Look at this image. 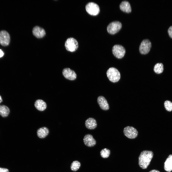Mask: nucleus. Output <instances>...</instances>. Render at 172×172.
<instances>
[{"label":"nucleus","instance_id":"20","mask_svg":"<svg viewBox=\"0 0 172 172\" xmlns=\"http://www.w3.org/2000/svg\"><path fill=\"white\" fill-rule=\"evenodd\" d=\"M154 70L156 74H160L161 73L163 70V64L161 63L156 64L154 66Z\"/></svg>","mask_w":172,"mask_h":172},{"label":"nucleus","instance_id":"14","mask_svg":"<svg viewBox=\"0 0 172 172\" xmlns=\"http://www.w3.org/2000/svg\"><path fill=\"white\" fill-rule=\"evenodd\" d=\"M119 7L120 9L124 12L129 13L131 11L130 5L127 1H122L120 4Z\"/></svg>","mask_w":172,"mask_h":172},{"label":"nucleus","instance_id":"7","mask_svg":"<svg viewBox=\"0 0 172 172\" xmlns=\"http://www.w3.org/2000/svg\"><path fill=\"white\" fill-rule=\"evenodd\" d=\"M151 44L150 41L148 39L143 40L141 42L139 48L140 53L143 54H148L151 48Z\"/></svg>","mask_w":172,"mask_h":172},{"label":"nucleus","instance_id":"1","mask_svg":"<svg viewBox=\"0 0 172 172\" xmlns=\"http://www.w3.org/2000/svg\"><path fill=\"white\" fill-rule=\"evenodd\" d=\"M153 154L151 151L144 150L141 152L139 157V164L143 169L146 168L153 158Z\"/></svg>","mask_w":172,"mask_h":172},{"label":"nucleus","instance_id":"28","mask_svg":"<svg viewBox=\"0 0 172 172\" xmlns=\"http://www.w3.org/2000/svg\"><path fill=\"white\" fill-rule=\"evenodd\" d=\"M2 102V98L1 97L0 95V103L1 102Z\"/></svg>","mask_w":172,"mask_h":172},{"label":"nucleus","instance_id":"4","mask_svg":"<svg viewBox=\"0 0 172 172\" xmlns=\"http://www.w3.org/2000/svg\"><path fill=\"white\" fill-rule=\"evenodd\" d=\"M87 13L91 15L95 16L98 15L100 11V8L96 3L91 2L88 3L85 6Z\"/></svg>","mask_w":172,"mask_h":172},{"label":"nucleus","instance_id":"12","mask_svg":"<svg viewBox=\"0 0 172 172\" xmlns=\"http://www.w3.org/2000/svg\"><path fill=\"white\" fill-rule=\"evenodd\" d=\"M97 102L101 108L104 110H107L109 109V106L107 101L103 96H99L97 99Z\"/></svg>","mask_w":172,"mask_h":172},{"label":"nucleus","instance_id":"16","mask_svg":"<svg viewBox=\"0 0 172 172\" xmlns=\"http://www.w3.org/2000/svg\"><path fill=\"white\" fill-rule=\"evenodd\" d=\"M164 169L168 172L172 171V155H170L166 159L164 162Z\"/></svg>","mask_w":172,"mask_h":172},{"label":"nucleus","instance_id":"18","mask_svg":"<svg viewBox=\"0 0 172 172\" xmlns=\"http://www.w3.org/2000/svg\"><path fill=\"white\" fill-rule=\"evenodd\" d=\"M49 131L48 129L46 127H43L39 129L37 131V135L40 138H43L48 134Z\"/></svg>","mask_w":172,"mask_h":172},{"label":"nucleus","instance_id":"3","mask_svg":"<svg viewBox=\"0 0 172 172\" xmlns=\"http://www.w3.org/2000/svg\"><path fill=\"white\" fill-rule=\"evenodd\" d=\"M65 46L67 51L71 52H74L78 48V43L76 40L74 38H69L65 42Z\"/></svg>","mask_w":172,"mask_h":172},{"label":"nucleus","instance_id":"8","mask_svg":"<svg viewBox=\"0 0 172 172\" xmlns=\"http://www.w3.org/2000/svg\"><path fill=\"white\" fill-rule=\"evenodd\" d=\"M123 132L124 135L129 138L134 139L136 138L138 132L136 129L132 127L127 126L125 127Z\"/></svg>","mask_w":172,"mask_h":172},{"label":"nucleus","instance_id":"27","mask_svg":"<svg viewBox=\"0 0 172 172\" xmlns=\"http://www.w3.org/2000/svg\"><path fill=\"white\" fill-rule=\"evenodd\" d=\"M149 172H160L159 171L156 170H151Z\"/></svg>","mask_w":172,"mask_h":172},{"label":"nucleus","instance_id":"2","mask_svg":"<svg viewBox=\"0 0 172 172\" xmlns=\"http://www.w3.org/2000/svg\"><path fill=\"white\" fill-rule=\"evenodd\" d=\"M107 75L110 81L113 83L118 81L120 78V72L117 69L114 67L109 68L107 71Z\"/></svg>","mask_w":172,"mask_h":172},{"label":"nucleus","instance_id":"10","mask_svg":"<svg viewBox=\"0 0 172 172\" xmlns=\"http://www.w3.org/2000/svg\"><path fill=\"white\" fill-rule=\"evenodd\" d=\"M62 74L66 79L70 80H74L76 78L75 72L69 68L64 69L62 71Z\"/></svg>","mask_w":172,"mask_h":172},{"label":"nucleus","instance_id":"26","mask_svg":"<svg viewBox=\"0 0 172 172\" xmlns=\"http://www.w3.org/2000/svg\"><path fill=\"white\" fill-rule=\"evenodd\" d=\"M4 54V53L3 51L0 49V58L2 57Z\"/></svg>","mask_w":172,"mask_h":172},{"label":"nucleus","instance_id":"15","mask_svg":"<svg viewBox=\"0 0 172 172\" xmlns=\"http://www.w3.org/2000/svg\"><path fill=\"white\" fill-rule=\"evenodd\" d=\"M85 125L86 127L89 129H94L97 126V121L93 118H88L85 121Z\"/></svg>","mask_w":172,"mask_h":172},{"label":"nucleus","instance_id":"19","mask_svg":"<svg viewBox=\"0 0 172 172\" xmlns=\"http://www.w3.org/2000/svg\"><path fill=\"white\" fill-rule=\"evenodd\" d=\"M10 113L8 107L4 105H0V115L3 117L7 116Z\"/></svg>","mask_w":172,"mask_h":172},{"label":"nucleus","instance_id":"24","mask_svg":"<svg viewBox=\"0 0 172 172\" xmlns=\"http://www.w3.org/2000/svg\"><path fill=\"white\" fill-rule=\"evenodd\" d=\"M168 32L169 37L172 38V26H170L168 28Z\"/></svg>","mask_w":172,"mask_h":172},{"label":"nucleus","instance_id":"5","mask_svg":"<svg viewBox=\"0 0 172 172\" xmlns=\"http://www.w3.org/2000/svg\"><path fill=\"white\" fill-rule=\"evenodd\" d=\"M122 27V24L118 21H114L110 22L108 26L107 31L111 34H114L118 32Z\"/></svg>","mask_w":172,"mask_h":172},{"label":"nucleus","instance_id":"9","mask_svg":"<svg viewBox=\"0 0 172 172\" xmlns=\"http://www.w3.org/2000/svg\"><path fill=\"white\" fill-rule=\"evenodd\" d=\"M10 35L5 30L0 32V44L3 46L8 45L10 42Z\"/></svg>","mask_w":172,"mask_h":172},{"label":"nucleus","instance_id":"25","mask_svg":"<svg viewBox=\"0 0 172 172\" xmlns=\"http://www.w3.org/2000/svg\"><path fill=\"white\" fill-rule=\"evenodd\" d=\"M0 172H9V171L7 168L0 167Z\"/></svg>","mask_w":172,"mask_h":172},{"label":"nucleus","instance_id":"21","mask_svg":"<svg viewBox=\"0 0 172 172\" xmlns=\"http://www.w3.org/2000/svg\"><path fill=\"white\" fill-rule=\"evenodd\" d=\"M81 165V163L79 161H74L71 164V169L73 171H76L80 168Z\"/></svg>","mask_w":172,"mask_h":172},{"label":"nucleus","instance_id":"11","mask_svg":"<svg viewBox=\"0 0 172 172\" xmlns=\"http://www.w3.org/2000/svg\"><path fill=\"white\" fill-rule=\"evenodd\" d=\"M84 144L88 147H92L96 144V141L92 136L90 134L86 135L83 138Z\"/></svg>","mask_w":172,"mask_h":172},{"label":"nucleus","instance_id":"22","mask_svg":"<svg viewBox=\"0 0 172 172\" xmlns=\"http://www.w3.org/2000/svg\"><path fill=\"white\" fill-rule=\"evenodd\" d=\"M110 154V150L107 148L102 149L100 152L101 156L103 158H107L108 157Z\"/></svg>","mask_w":172,"mask_h":172},{"label":"nucleus","instance_id":"17","mask_svg":"<svg viewBox=\"0 0 172 172\" xmlns=\"http://www.w3.org/2000/svg\"><path fill=\"white\" fill-rule=\"evenodd\" d=\"M35 106L38 110L42 111L44 110L46 108L47 105L46 103L43 100L41 99H38L35 102Z\"/></svg>","mask_w":172,"mask_h":172},{"label":"nucleus","instance_id":"13","mask_svg":"<svg viewBox=\"0 0 172 172\" xmlns=\"http://www.w3.org/2000/svg\"><path fill=\"white\" fill-rule=\"evenodd\" d=\"M33 35L38 38H43L45 35L46 33L44 30L38 26L34 27L32 30Z\"/></svg>","mask_w":172,"mask_h":172},{"label":"nucleus","instance_id":"23","mask_svg":"<svg viewBox=\"0 0 172 172\" xmlns=\"http://www.w3.org/2000/svg\"><path fill=\"white\" fill-rule=\"evenodd\" d=\"M164 105L166 109L168 111H172V102L168 100L165 101L164 103Z\"/></svg>","mask_w":172,"mask_h":172},{"label":"nucleus","instance_id":"6","mask_svg":"<svg viewBox=\"0 0 172 172\" xmlns=\"http://www.w3.org/2000/svg\"><path fill=\"white\" fill-rule=\"evenodd\" d=\"M125 52V48L121 45H115L112 48L113 54L118 59H121L124 57Z\"/></svg>","mask_w":172,"mask_h":172}]
</instances>
